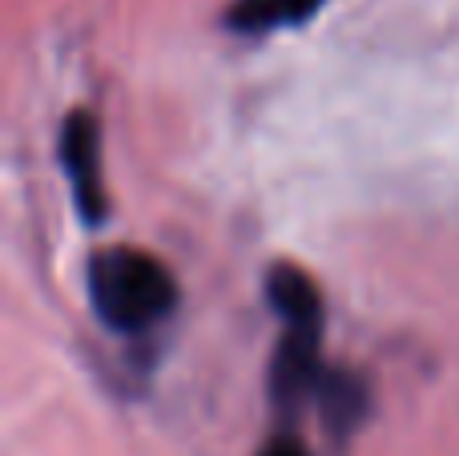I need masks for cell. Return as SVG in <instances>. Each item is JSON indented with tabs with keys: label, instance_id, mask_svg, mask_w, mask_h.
Wrapping results in <instances>:
<instances>
[{
	"label": "cell",
	"instance_id": "obj_7",
	"mask_svg": "<svg viewBox=\"0 0 459 456\" xmlns=\"http://www.w3.org/2000/svg\"><path fill=\"white\" fill-rule=\"evenodd\" d=\"M258 456H310V452H307V444L294 441V436H274Z\"/></svg>",
	"mask_w": 459,
	"mask_h": 456
},
{
	"label": "cell",
	"instance_id": "obj_3",
	"mask_svg": "<svg viewBox=\"0 0 459 456\" xmlns=\"http://www.w3.org/2000/svg\"><path fill=\"white\" fill-rule=\"evenodd\" d=\"M323 320L282 323L274 364H270V396L282 408H299L323 380Z\"/></svg>",
	"mask_w": 459,
	"mask_h": 456
},
{
	"label": "cell",
	"instance_id": "obj_5",
	"mask_svg": "<svg viewBox=\"0 0 459 456\" xmlns=\"http://www.w3.org/2000/svg\"><path fill=\"white\" fill-rule=\"evenodd\" d=\"M315 396H318V404H323V417H326V425H331L334 436H347L351 428L363 420L367 392L355 376H347V372H323Z\"/></svg>",
	"mask_w": 459,
	"mask_h": 456
},
{
	"label": "cell",
	"instance_id": "obj_6",
	"mask_svg": "<svg viewBox=\"0 0 459 456\" xmlns=\"http://www.w3.org/2000/svg\"><path fill=\"white\" fill-rule=\"evenodd\" d=\"M323 0H234L230 8V24L238 32H266L278 24H299L307 21Z\"/></svg>",
	"mask_w": 459,
	"mask_h": 456
},
{
	"label": "cell",
	"instance_id": "obj_4",
	"mask_svg": "<svg viewBox=\"0 0 459 456\" xmlns=\"http://www.w3.org/2000/svg\"><path fill=\"white\" fill-rule=\"evenodd\" d=\"M266 295L282 323L290 320H323V295H318L315 279L302 271L299 263H274L266 275Z\"/></svg>",
	"mask_w": 459,
	"mask_h": 456
},
{
	"label": "cell",
	"instance_id": "obj_1",
	"mask_svg": "<svg viewBox=\"0 0 459 456\" xmlns=\"http://www.w3.org/2000/svg\"><path fill=\"white\" fill-rule=\"evenodd\" d=\"M89 295L113 331H145L178 307V279L150 250L109 247L89 263Z\"/></svg>",
	"mask_w": 459,
	"mask_h": 456
},
{
	"label": "cell",
	"instance_id": "obj_2",
	"mask_svg": "<svg viewBox=\"0 0 459 456\" xmlns=\"http://www.w3.org/2000/svg\"><path fill=\"white\" fill-rule=\"evenodd\" d=\"M61 162L73 202H77V215L89 226H101L105 215H109V198H105V170H101V126L93 121L89 110H73L65 118Z\"/></svg>",
	"mask_w": 459,
	"mask_h": 456
}]
</instances>
